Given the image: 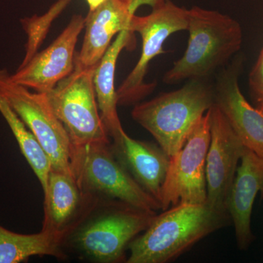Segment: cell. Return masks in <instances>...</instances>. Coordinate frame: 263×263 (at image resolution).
<instances>
[{
	"label": "cell",
	"mask_w": 263,
	"mask_h": 263,
	"mask_svg": "<svg viewBox=\"0 0 263 263\" xmlns=\"http://www.w3.org/2000/svg\"><path fill=\"white\" fill-rule=\"evenodd\" d=\"M157 215L118 200H98L62 243L67 257L95 263L127 261L129 243L145 231Z\"/></svg>",
	"instance_id": "1"
},
{
	"label": "cell",
	"mask_w": 263,
	"mask_h": 263,
	"mask_svg": "<svg viewBox=\"0 0 263 263\" xmlns=\"http://www.w3.org/2000/svg\"><path fill=\"white\" fill-rule=\"evenodd\" d=\"M228 211L204 203H179L157 214L132 240L127 263H166L177 258L199 240L230 226Z\"/></svg>",
	"instance_id": "2"
},
{
	"label": "cell",
	"mask_w": 263,
	"mask_h": 263,
	"mask_svg": "<svg viewBox=\"0 0 263 263\" xmlns=\"http://www.w3.org/2000/svg\"><path fill=\"white\" fill-rule=\"evenodd\" d=\"M188 46L181 58L163 76L165 84L208 79L240 51L241 27L218 11L193 7L188 10Z\"/></svg>",
	"instance_id": "3"
},
{
	"label": "cell",
	"mask_w": 263,
	"mask_h": 263,
	"mask_svg": "<svg viewBox=\"0 0 263 263\" xmlns=\"http://www.w3.org/2000/svg\"><path fill=\"white\" fill-rule=\"evenodd\" d=\"M214 104V85L208 79H190L179 89L137 104L132 117L172 157Z\"/></svg>",
	"instance_id": "4"
},
{
	"label": "cell",
	"mask_w": 263,
	"mask_h": 263,
	"mask_svg": "<svg viewBox=\"0 0 263 263\" xmlns=\"http://www.w3.org/2000/svg\"><path fill=\"white\" fill-rule=\"evenodd\" d=\"M70 167L80 187L98 200H118L145 210H162L159 202L117 160L111 141L72 146Z\"/></svg>",
	"instance_id": "5"
},
{
	"label": "cell",
	"mask_w": 263,
	"mask_h": 263,
	"mask_svg": "<svg viewBox=\"0 0 263 263\" xmlns=\"http://www.w3.org/2000/svg\"><path fill=\"white\" fill-rule=\"evenodd\" d=\"M96 67H83L75 61L72 73L46 93L73 147L110 141L97 101L94 85Z\"/></svg>",
	"instance_id": "6"
},
{
	"label": "cell",
	"mask_w": 263,
	"mask_h": 263,
	"mask_svg": "<svg viewBox=\"0 0 263 263\" xmlns=\"http://www.w3.org/2000/svg\"><path fill=\"white\" fill-rule=\"evenodd\" d=\"M188 10L167 0L160 8L146 16L134 15L129 29L142 38L141 57L130 73L117 90L118 105L138 103L155 90V83L146 84L144 79L148 65L156 57L164 53V43L174 33L186 30Z\"/></svg>",
	"instance_id": "7"
},
{
	"label": "cell",
	"mask_w": 263,
	"mask_h": 263,
	"mask_svg": "<svg viewBox=\"0 0 263 263\" xmlns=\"http://www.w3.org/2000/svg\"><path fill=\"white\" fill-rule=\"evenodd\" d=\"M0 95L39 142L51 168L71 172L70 138L52 110L46 93L32 92L28 88L12 82L8 71L0 69Z\"/></svg>",
	"instance_id": "8"
},
{
	"label": "cell",
	"mask_w": 263,
	"mask_h": 263,
	"mask_svg": "<svg viewBox=\"0 0 263 263\" xmlns=\"http://www.w3.org/2000/svg\"><path fill=\"white\" fill-rule=\"evenodd\" d=\"M210 109L197 123L181 148L171 157L162 186V211L179 203L207 202L205 162L210 143Z\"/></svg>",
	"instance_id": "9"
},
{
	"label": "cell",
	"mask_w": 263,
	"mask_h": 263,
	"mask_svg": "<svg viewBox=\"0 0 263 263\" xmlns=\"http://www.w3.org/2000/svg\"><path fill=\"white\" fill-rule=\"evenodd\" d=\"M210 143L205 162L207 202L227 210L238 162L245 146L216 105L210 108Z\"/></svg>",
	"instance_id": "10"
},
{
	"label": "cell",
	"mask_w": 263,
	"mask_h": 263,
	"mask_svg": "<svg viewBox=\"0 0 263 263\" xmlns=\"http://www.w3.org/2000/svg\"><path fill=\"white\" fill-rule=\"evenodd\" d=\"M84 27V17L72 15L59 37L46 49L36 53L27 65L10 75V81L37 92L51 91L73 71L76 46Z\"/></svg>",
	"instance_id": "11"
},
{
	"label": "cell",
	"mask_w": 263,
	"mask_h": 263,
	"mask_svg": "<svg viewBox=\"0 0 263 263\" xmlns=\"http://www.w3.org/2000/svg\"><path fill=\"white\" fill-rule=\"evenodd\" d=\"M44 193L43 230L62 242L87 215L98 199L85 193L71 172L51 169Z\"/></svg>",
	"instance_id": "12"
},
{
	"label": "cell",
	"mask_w": 263,
	"mask_h": 263,
	"mask_svg": "<svg viewBox=\"0 0 263 263\" xmlns=\"http://www.w3.org/2000/svg\"><path fill=\"white\" fill-rule=\"evenodd\" d=\"M243 60L237 57L216 79L214 105L219 108L246 148L263 157V113L246 100L238 77Z\"/></svg>",
	"instance_id": "13"
},
{
	"label": "cell",
	"mask_w": 263,
	"mask_h": 263,
	"mask_svg": "<svg viewBox=\"0 0 263 263\" xmlns=\"http://www.w3.org/2000/svg\"><path fill=\"white\" fill-rule=\"evenodd\" d=\"M259 193L263 195V157L245 147L227 204L240 250L248 249L254 241L251 219Z\"/></svg>",
	"instance_id": "14"
},
{
	"label": "cell",
	"mask_w": 263,
	"mask_h": 263,
	"mask_svg": "<svg viewBox=\"0 0 263 263\" xmlns=\"http://www.w3.org/2000/svg\"><path fill=\"white\" fill-rule=\"evenodd\" d=\"M110 141L117 160L140 186L160 203L171 157L158 144L133 139L124 130Z\"/></svg>",
	"instance_id": "15"
},
{
	"label": "cell",
	"mask_w": 263,
	"mask_h": 263,
	"mask_svg": "<svg viewBox=\"0 0 263 263\" xmlns=\"http://www.w3.org/2000/svg\"><path fill=\"white\" fill-rule=\"evenodd\" d=\"M129 0H106L85 18L84 42L75 61L83 67L98 65L119 33L129 29L135 14Z\"/></svg>",
	"instance_id": "16"
},
{
	"label": "cell",
	"mask_w": 263,
	"mask_h": 263,
	"mask_svg": "<svg viewBox=\"0 0 263 263\" xmlns=\"http://www.w3.org/2000/svg\"><path fill=\"white\" fill-rule=\"evenodd\" d=\"M134 32L125 29L117 34L95 68L94 85L100 115L110 139L121 134L123 129L117 111V90L114 86L116 67L119 54L133 45Z\"/></svg>",
	"instance_id": "17"
},
{
	"label": "cell",
	"mask_w": 263,
	"mask_h": 263,
	"mask_svg": "<svg viewBox=\"0 0 263 263\" xmlns=\"http://www.w3.org/2000/svg\"><path fill=\"white\" fill-rule=\"evenodd\" d=\"M33 256L67 258L60 243L46 230L21 234L0 224V263L23 262Z\"/></svg>",
	"instance_id": "18"
},
{
	"label": "cell",
	"mask_w": 263,
	"mask_h": 263,
	"mask_svg": "<svg viewBox=\"0 0 263 263\" xmlns=\"http://www.w3.org/2000/svg\"><path fill=\"white\" fill-rule=\"evenodd\" d=\"M0 114H2L14 136L22 155L25 157L33 172L37 176L43 191L47 183L51 162L35 137L23 121L0 95Z\"/></svg>",
	"instance_id": "19"
},
{
	"label": "cell",
	"mask_w": 263,
	"mask_h": 263,
	"mask_svg": "<svg viewBox=\"0 0 263 263\" xmlns=\"http://www.w3.org/2000/svg\"><path fill=\"white\" fill-rule=\"evenodd\" d=\"M72 0H57L42 15L21 19V24L27 35L25 56L19 67H24L36 53L46 39L52 23L68 7Z\"/></svg>",
	"instance_id": "20"
},
{
	"label": "cell",
	"mask_w": 263,
	"mask_h": 263,
	"mask_svg": "<svg viewBox=\"0 0 263 263\" xmlns=\"http://www.w3.org/2000/svg\"><path fill=\"white\" fill-rule=\"evenodd\" d=\"M249 87L256 105L263 113V48L249 74Z\"/></svg>",
	"instance_id": "21"
},
{
	"label": "cell",
	"mask_w": 263,
	"mask_h": 263,
	"mask_svg": "<svg viewBox=\"0 0 263 263\" xmlns=\"http://www.w3.org/2000/svg\"><path fill=\"white\" fill-rule=\"evenodd\" d=\"M129 5H130L131 9L134 12L142 6V5H149L152 7V10L157 9L160 8L167 0H129Z\"/></svg>",
	"instance_id": "22"
},
{
	"label": "cell",
	"mask_w": 263,
	"mask_h": 263,
	"mask_svg": "<svg viewBox=\"0 0 263 263\" xmlns=\"http://www.w3.org/2000/svg\"><path fill=\"white\" fill-rule=\"evenodd\" d=\"M89 5V10H93L98 8L100 5L103 4L106 0H86Z\"/></svg>",
	"instance_id": "23"
}]
</instances>
